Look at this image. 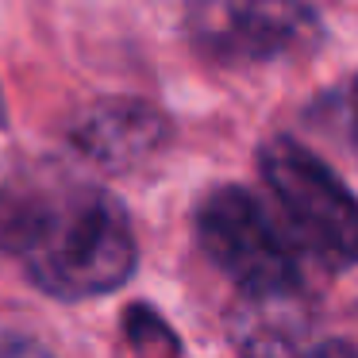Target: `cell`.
I'll return each instance as SVG.
<instances>
[{
  "mask_svg": "<svg viewBox=\"0 0 358 358\" xmlns=\"http://www.w3.org/2000/svg\"><path fill=\"white\" fill-rule=\"evenodd\" d=\"M258 170L273 189L289 231L327 270L358 262V201L320 155L293 135H273L258 150Z\"/></svg>",
  "mask_w": 358,
  "mask_h": 358,
  "instance_id": "2",
  "label": "cell"
},
{
  "mask_svg": "<svg viewBox=\"0 0 358 358\" xmlns=\"http://www.w3.org/2000/svg\"><path fill=\"white\" fill-rule=\"evenodd\" d=\"M293 358H358V350L350 347L347 339H324V343L312 339L308 347H301Z\"/></svg>",
  "mask_w": 358,
  "mask_h": 358,
  "instance_id": "8",
  "label": "cell"
},
{
  "mask_svg": "<svg viewBox=\"0 0 358 358\" xmlns=\"http://www.w3.org/2000/svg\"><path fill=\"white\" fill-rule=\"evenodd\" d=\"M196 243L243 293L301 289L289 235L273 224L266 204L239 185H220L196 204Z\"/></svg>",
  "mask_w": 358,
  "mask_h": 358,
  "instance_id": "4",
  "label": "cell"
},
{
  "mask_svg": "<svg viewBox=\"0 0 358 358\" xmlns=\"http://www.w3.org/2000/svg\"><path fill=\"white\" fill-rule=\"evenodd\" d=\"M43 185L0 170V255H20L39 212Z\"/></svg>",
  "mask_w": 358,
  "mask_h": 358,
  "instance_id": "6",
  "label": "cell"
},
{
  "mask_svg": "<svg viewBox=\"0 0 358 358\" xmlns=\"http://www.w3.org/2000/svg\"><path fill=\"white\" fill-rule=\"evenodd\" d=\"M343 124H347V135L358 150V78L350 81L347 93H343Z\"/></svg>",
  "mask_w": 358,
  "mask_h": 358,
  "instance_id": "9",
  "label": "cell"
},
{
  "mask_svg": "<svg viewBox=\"0 0 358 358\" xmlns=\"http://www.w3.org/2000/svg\"><path fill=\"white\" fill-rule=\"evenodd\" d=\"M173 124L162 108L135 96H112L96 101L70 124V143L78 155L108 173L135 170L139 162L155 158L170 143Z\"/></svg>",
  "mask_w": 358,
  "mask_h": 358,
  "instance_id": "5",
  "label": "cell"
},
{
  "mask_svg": "<svg viewBox=\"0 0 358 358\" xmlns=\"http://www.w3.org/2000/svg\"><path fill=\"white\" fill-rule=\"evenodd\" d=\"M185 35L208 62L270 66L312 55L324 24L304 0H193Z\"/></svg>",
  "mask_w": 358,
  "mask_h": 358,
  "instance_id": "3",
  "label": "cell"
},
{
  "mask_svg": "<svg viewBox=\"0 0 358 358\" xmlns=\"http://www.w3.org/2000/svg\"><path fill=\"white\" fill-rule=\"evenodd\" d=\"M8 124V108H4V93H0V127Z\"/></svg>",
  "mask_w": 358,
  "mask_h": 358,
  "instance_id": "10",
  "label": "cell"
},
{
  "mask_svg": "<svg viewBox=\"0 0 358 358\" xmlns=\"http://www.w3.org/2000/svg\"><path fill=\"white\" fill-rule=\"evenodd\" d=\"M0 358H50V355L35 339H27V335L0 331Z\"/></svg>",
  "mask_w": 358,
  "mask_h": 358,
  "instance_id": "7",
  "label": "cell"
},
{
  "mask_svg": "<svg viewBox=\"0 0 358 358\" xmlns=\"http://www.w3.org/2000/svg\"><path fill=\"white\" fill-rule=\"evenodd\" d=\"M24 273L55 301H89L127 285L139 262L124 204L93 185H43L20 247Z\"/></svg>",
  "mask_w": 358,
  "mask_h": 358,
  "instance_id": "1",
  "label": "cell"
}]
</instances>
